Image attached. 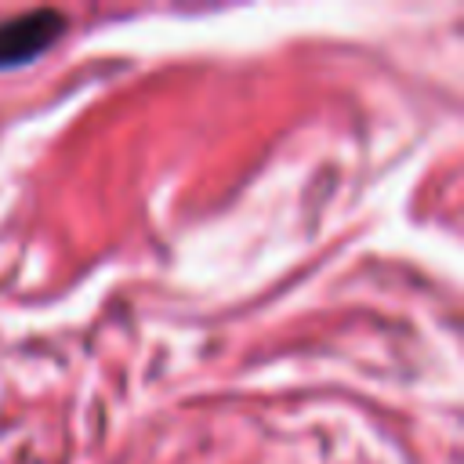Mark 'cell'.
<instances>
[{
    "mask_svg": "<svg viewBox=\"0 0 464 464\" xmlns=\"http://www.w3.org/2000/svg\"><path fill=\"white\" fill-rule=\"evenodd\" d=\"M65 33V14L54 7L22 11L0 22V72L36 62Z\"/></svg>",
    "mask_w": 464,
    "mask_h": 464,
    "instance_id": "cell-1",
    "label": "cell"
}]
</instances>
